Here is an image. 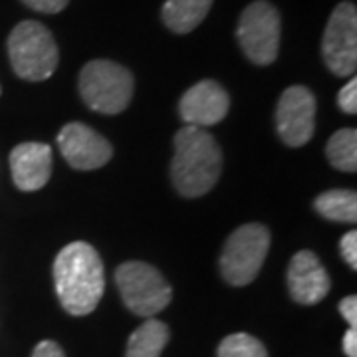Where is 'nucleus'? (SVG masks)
Wrapping results in <instances>:
<instances>
[{
  "label": "nucleus",
  "instance_id": "4",
  "mask_svg": "<svg viewBox=\"0 0 357 357\" xmlns=\"http://www.w3.org/2000/svg\"><path fill=\"white\" fill-rule=\"evenodd\" d=\"M79 93L89 109L105 115L121 114L133 96V76L128 68L93 60L79 74Z\"/></svg>",
  "mask_w": 357,
  "mask_h": 357
},
{
  "label": "nucleus",
  "instance_id": "2",
  "mask_svg": "<svg viewBox=\"0 0 357 357\" xmlns=\"http://www.w3.org/2000/svg\"><path fill=\"white\" fill-rule=\"evenodd\" d=\"M222 171V153L215 137L203 128L185 126L175 135L171 163L173 185L183 197H201L217 185Z\"/></svg>",
  "mask_w": 357,
  "mask_h": 357
},
{
  "label": "nucleus",
  "instance_id": "8",
  "mask_svg": "<svg viewBox=\"0 0 357 357\" xmlns=\"http://www.w3.org/2000/svg\"><path fill=\"white\" fill-rule=\"evenodd\" d=\"M321 54L335 76H351L357 68V10L351 2H342L330 16L324 32Z\"/></svg>",
  "mask_w": 357,
  "mask_h": 357
},
{
  "label": "nucleus",
  "instance_id": "20",
  "mask_svg": "<svg viewBox=\"0 0 357 357\" xmlns=\"http://www.w3.org/2000/svg\"><path fill=\"white\" fill-rule=\"evenodd\" d=\"M340 250H342V256H344L345 262L356 270L357 268V232L356 230H351V232L344 234V238H342V243H340Z\"/></svg>",
  "mask_w": 357,
  "mask_h": 357
},
{
  "label": "nucleus",
  "instance_id": "6",
  "mask_svg": "<svg viewBox=\"0 0 357 357\" xmlns=\"http://www.w3.org/2000/svg\"><path fill=\"white\" fill-rule=\"evenodd\" d=\"M270 250V230L264 225H244L229 236L220 256V272L230 286L255 280Z\"/></svg>",
  "mask_w": 357,
  "mask_h": 357
},
{
  "label": "nucleus",
  "instance_id": "1",
  "mask_svg": "<svg viewBox=\"0 0 357 357\" xmlns=\"http://www.w3.org/2000/svg\"><path fill=\"white\" fill-rule=\"evenodd\" d=\"M54 284L60 304L72 316H88L105 292L103 262L88 243H72L62 248L54 262Z\"/></svg>",
  "mask_w": 357,
  "mask_h": 357
},
{
  "label": "nucleus",
  "instance_id": "24",
  "mask_svg": "<svg viewBox=\"0 0 357 357\" xmlns=\"http://www.w3.org/2000/svg\"><path fill=\"white\" fill-rule=\"evenodd\" d=\"M344 354L347 357H357V330L349 328L344 335Z\"/></svg>",
  "mask_w": 357,
  "mask_h": 357
},
{
  "label": "nucleus",
  "instance_id": "11",
  "mask_svg": "<svg viewBox=\"0 0 357 357\" xmlns=\"http://www.w3.org/2000/svg\"><path fill=\"white\" fill-rule=\"evenodd\" d=\"M229 93L222 86L213 79H204L185 91L178 102V115L187 126L206 128L222 121L229 114Z\"/></svg>",
  "mask_w": 357,
  "mask_h": 357
},
{
  "label": "nucleus",
  "instance_id": "9",
  "mask_svg": "<svg viewBox=\"0 0 357 357\" xmlns=\"http://www.w3.org/2000/svg\"><path fill=\"white\" fill-rule=\"evenodd\" d=\"M276 128L280 139L290 147H302L316 131V98L304 86H292L276 105Z\"/></svg>",
  "mask_w": 357,
  "mask_h": 357
},
{
  "label": "nucleus",
  "instance_id": "19",
  "mask_svg": "<svg viewBox=\"0 0 357 357\" xmlns=\"http://www.w3.org/2000/svg\"><path fill=\"white\" fill-rule=\"evenodd\" d=\"M337 103L340 107L344 109L345 114H357V79L351 77L347 84H345L340 96H337Z\"/></svg>",
  "mask_w": 357,
  "mask_h": 357
},
{
  "label": "nucleus",
  "instance_id": "13",
  "mask_svg": "<svg viewBox=\"0 0 357 357\" xmlns=\"http://www.w3.org/2000/svg\"><path fill=\"white\" fill-rule=\"evenodd\" d=\"M14 185L20 191H38L52 175V149L46 143H20L10 153Z\"/></svg>",
  "mask_w": 357,
  "mask_h": 357
},
{
  "label": "nucleus",
  "instance_id": "3",
  "mask_svg": "<svg viewBox=\"0 0 357 357\" xmlns=\"http://www.w3.org/2000/svg\"><path fill=\"white\" fill-rule=\"evenodd\" d=\"M8 56L16 76L42 82L56 72L60 52L52 32L40 22L24 20L8 36Z\"/></svg>",
  "mask_w": 357,
  "mask_h": 357
},
{
  "label": "nucleus",
  "instance_id": "10",
  "mask_svg": "<svg viewBox=\"0 0 357 357\" xmlns=\"http://www.w3.org/2000/svg\"><path fill=\"white\" fill-rule=\"evenodd\" d=\"M58 147L77 171H91L109 163L114 149L109 141L84 123H68L58 133Z\"/></svg>",
  "mask_w": 357,
  "mask_h": 357
},
{
  "label": "nucleus",
  "instance_id": "17",
  "mask_svg": "<svg viewBox=\"0 0 357 357\" xmlns=\"http://www.w3.org/2000/svg\"><path fill=\"white\" fill-rule=\"evenodd\" d=\"M328 161L330 165L345 171L356 173L357 169V131L356 129H340L328 141Z\"/></svg>",
  "mask_w": 357,
  "mask_h": 357
},
{
  "label": "nucleus",
  "instance_id": "14",
  "mask_svg": "<svg viewBox=\"0 0 357 357\" xmlns=\"http://www.w3.org/2000/svg\"><path fill=\"white\" fill-rule=\"evenodd\" d=\"M213 0H167L163 4V22L177 34H187L204 20Z\"/></svg>",
  "mask_w": 357,
  "mask_h": 357
},
{
  "label": "nucleus",
  "instance_id": "21",
  "mask_svg": "<svg viewBox=\"0 0 357 357\" xmlns=\"http://www.w3.org/2000/svg\"><path fill=\"white\" fill-rule=\"evenodd\" d=\"M26 6H30L32 10H38L44 14H56L64 10L68 0H22Z\"/></svg>",
  "mask_w": 357,
  "mask_h": 357
},
{
  "label": "nucleus",
  "instance_id": "15",
  "mask_svg": "<svg viewBox=\"0 0 357 357\" xmlns=\"http://www.w3.org/2000/svg\"><path fill=\"white\" fill-rule=\"evenodd\" d=\"M171 337L169 326L159 319H145L135 332L131 333L126 349V357H161L167 342Z\"/></svg>",
  "mask_w": 357,
  "mask_h": 357
},
{
  "label": "nucleus",
  "instance_id": "18",
  "mask_svg": "<svg viewBox=\"0 0 357 357\" xmlns=\"http://www.w3.org/2000/svg\"><path fill=\"white\" fill-rule=\"evenodd\" d=\"M218 357H268L260 340L248 333H232L218 345Z\"/></svg>",
  "mask_w": 357,
  "mask_h": 357
},
{
  "label": "nucleus",
  "instance_id": "12",
  "mask_svg": "<svg viewBox=\"0 0 357 357\" xmlns=\"http://www.w3.org/2000/svg\"><path fill=\"white\" fill-rule=\"evenodd\" d=\"M332 288L330 274L321 266L318 256L310 250L296 252L288 268V290L294 302L314 306L321 302Z\"/></svg>",
  "mask_w": 357,
  "mask_h": 357
},
{
  "label": "nucleus",
  "instance_id": "5",
  "mask_svg": "<svg viewBox=\"0 0 357 357\" xmlns=\"http://www.w3.org/2000/svg\"><path fill=\"white\" fill-rule=\"evenodd\" d=\"M115 284L128 310L141 318H151L163 312L173 290L165 276L145 262H126L115 272Z\"/></svg>",
  "mask_w": 357,
  "mask_h": 357
},
{
  "label": "nucleus",
  "instance_id": "22",
  "mask_svg": "<svg viewBox=\"0 0 357 357\" xmlns=\"http://www.w3.org/2000/svg\"><path fill=\"white\" fill-rule=\"evenodd\" d=\"M340 314L349 324V328L357 326V298L356 296H347L340 302Z\"/></svg>",
  "mask_w": 357,
  "mask_h": 357
},
{
  "label": "nucleus",
  "instance_id": "23",
  "mask_svg": "<svg viewBox=\"0 0 357 357\" xmlns=\"http://www.w3.org/2000/svg\"><path fill=\"white\" fill-rule=\"evenodd\" d=\"M32 357H66V356H64V349L56 344V342L46 340V342H40V344L36 345V349H34Z\"/></svg>",
  "mask_w": 357,
  "mask_h": 357
},
{
  "label": "nucleus",
  "instance_id": "16",
  "mask_svg": "<svg viewBox=\"0 0 357 357\" xmlns=\"http://www.w3.org/2000/svg\"><path fill=\"white\" fill-rule=\"evenodd\" d=\"M316 211L321 217L337 222H357V195L356 191L333 189L316 199Z\"/></svg>",
  "mask_w": 357,
  "mask_h": 357
},
{
  "label": "nucleus",
  "instance_id": "7",
  "mask_svg": "<svg viewBox=\"0 0 357 357\" xmlns=\"http://www.w3.org/2000/svg\"><path fill=\"white\" fill-rule=\"evenodd\" d=\"M280 34V14L266 0L252 2L243 13L236 28V38L246 58L258 66H268L276 60Z\"/></svg>",
  "mask_w": 357,
  "mask_h": 357
}]
</instances>
